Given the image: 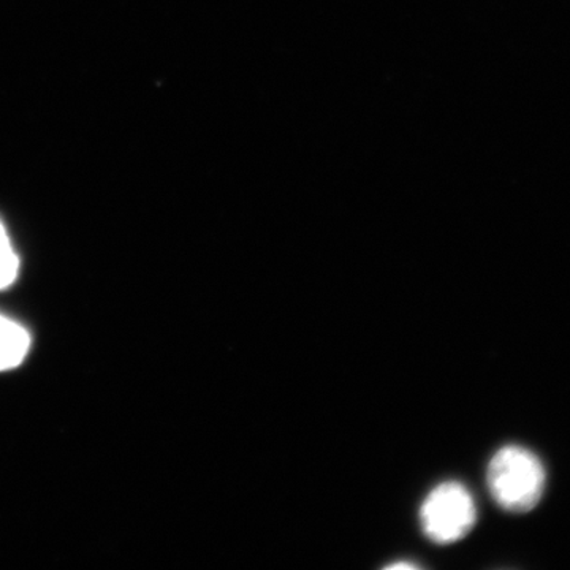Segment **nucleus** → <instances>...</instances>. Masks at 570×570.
Listing matches in <instances>:
<instances>
[{
  "mask_svg": "<svg viewBox=\"0 0 570 570\" xmlns=\"http://www.w3.org/2000/svg\"><path fill=\"white\" fill-rule=\"evenodd\" d=\"M18 268H20V264H18L17 254H14L13 247H11L6 228L0 223V291L10 287L14 283L18 276Z\"/></svg>",
  "mask_w": 570,
  "mask_h": 570,
  "instance_id": "4",
  "label": "nucleus"
},
{
  "mask_svg": "<svg viewBox=\"0 0 570 570\" xmlns=\"http://www.w3.org/2000/svg\"><path fill=\"white\" fill-rule=\"evenodd\" d=\"M491 497L509 512H530L546 489V469L530 450L509 445L494 453L487 471Z\"/></svg>",
  "mask_w": 570,
  "mask_h": 570,
  "instance_id": "1",
  "label": "nucleus"
},
{
  "mask_svg": "<svg viewBox=\"0 0 570 570\" xmlns=\"http://www.w3.org/2000/svg\"><path fill=\"white\" fill-rule=\"evenodd\" d=\"M417 566L411 564V562H395V564H390V569H415Z\"/></svg>",
  "mask_w": 570,
  "mask_h": 570,
  "instance_id": "5",
  "label": "nucleus"
},
{
  "mask_svg": "<svg viewBox=\"0 0 570 570\" xmlns=\"http://www.w3.org/2000/svg\"><path fill=\"white\" fill-rule=\"evenodd\" d=\"M478 510L472 494L459 482H445L428 494L420 509V524L428 539L449 546L474 527Z\"/></svg>",
  "mask_w": 570,
  "mask_h": 570,
  "instance_id": "2",
  "label": "nucleus"
},
{
  "mask_svg": "<svg viewBox=\"0 0 570 570\" xmlns=\"http://www.w3.org/2000/svg\"><path fill=\"white\" fill-rule=\"evenodd\" d=\"M31 347L28 330L0 314V371L21 365Z\"/></svg>",
  "mask_w": 570,
  "mask_h": 570,
  "instance_id": "3",
  "label": "nucleus"
}]
</instances>
